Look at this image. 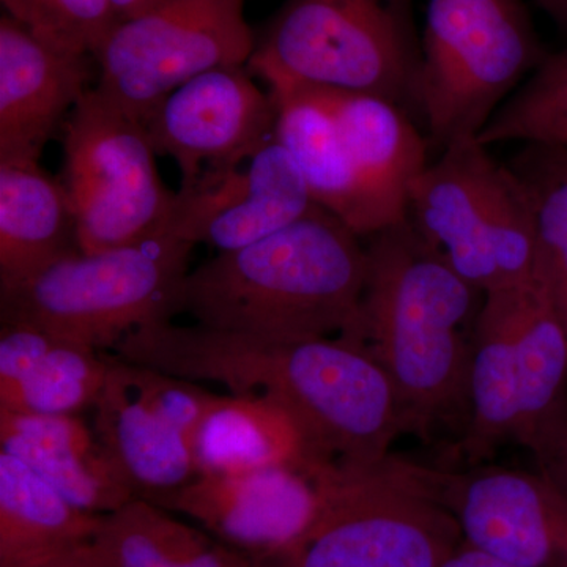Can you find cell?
<instances>
[{"label":"cell","instance_id":"cell-10","mask_svg":"<svg viewBox=\"0 0 567 567\" xmlns=\"http://www.w3.org/2000/svg\"><path fill=\"white\" fill-rule=\"evenodd\" d=\"M256 32L245 0H162L115 24L93 55L96 91L142 122L186 81L248 65Z\"/></svg>","mask_w":567,"mask_h":567},{"label":"cell","instance_id":"cell-27","mask_svg":"<svg viewBox=\"0 0 567 567\" xmlns=\"http://www.w3.org/2000/svg\"><path fill=\"white\" fill-rule=\"evenodd\" d=\"M524 188L539 245V276L567 328V144H522L506 163Z\"/></svg>","mask_w":567,"mask_h":567},{"label":"cell","instance_id":"cell-31","mask_svg":"<svg viewBox=\"0 0 567 567\" xmlns=\"http://www.w3.org/2000/svg\"><path fill=\"white\" fill-rule=\"evenodd\" d=\"M442 567H514L507 565L505 561H499L484 551L476 550V548L466 546L462 543L461 546L450 555V558L443 563Z\"/></svg>","mask_w":567,"mask_h":567},{"label":"cell","instance_id":"cell-19","mask_svg":"<svg viewBox=\"0 0 567 567\" xmlns=\"http://www.w3.org/2000/svg\"><path fill=\"white\" fill-rule=\"evenodd\" d=\"M270 93L278 110L275 140L292 156L315 203L361 238L391 226L365 192L334 114L320 92L289 89Z\"/></svg>","mask_w":567,"mask_h":567},{"label":"cell","instance_id":"cell-28","mask_svg":"<svg viewBox=\"0 0 567 567\" xmlns=\"http://www.w3.org/2000/svg\"><path fill=\"white\" fill-rule=\"evenodd\" d=\"M477 142L567 144V47L548 52L487 122Z\"/></svg>","mask_w":567,"mask_h":567},{"label":"cell","instance_id":"cell-6","mask_svg":"<svg viewBox=\"0 0 567 567\" xmlns=\"http://www.w3.org/2000/svg\"><path fill=\"white\" fill-rule=\"evenodd\" d=\"M316 480L311 525L259 567H442L464 543L409 462L324 464Z\"/></svg>","mask_w":567,"mask_h":567},{"label":"cell","instance_id":"cell-8","mask_svg":"<svg viewBox=\"0 0 567 567\" xmlns=\"http://www.w3.org/2000/svg\"><path fill=\"white\" fill-rule=\"evenodd\" d=\"M421 112L440 152L480 136L547 58L524 0H429Z\"/></svg>","mask_w":567,"mask_h":567},{"label":"cell","instance_id":"cell-14","mask_svg":"<svg viewBox=\"0 0 567 567\" xmlns=\"http://www.w3.org/2000/svg\"><path fill=\"white\" fill-rule=\"evenodd\" d=\"M188 517L227 546L262 561L292 546L319 506L316 470L270 466L199 475L159 505Z\"/></svg>","mask_w":567,"mask_h":567},{"label":"cell","instance_id":"cell-33","mask_svg":"<svg viewBox=\"0 0 567 567\" xmlns=\"http://www.w3.org/2000/svg\"><path fill=\"white\" fill-rule=\"evenodd\" d=\"M536 3L567 33V0H536Z\"/></svg>","mask_w":567,"mask_h":567},{"label":"cell","instance_id":"cell-23","mask_svg":"<svg viewBox=\"0 0 567 567\" xmlns=\"http://www.w3.org/2000/svg\"><path fill=\"white\" fill-rule=\"evenodd\" d=\"M199 475H233L270 466L315 472L327 462L312 453L297 423L265 399L216 395L192 440Z\"/></svg>","mask_w":567,"mask_h":567},{"label":"cell","instance_id":"cell-5","mask_svg":"<svg viewBox=\"0 0 567 567\" xmlns=\"http://www.w3.org/2000/svg\"><path fill=\"white\" fill-rule=\"evenodd\" d=\"M193 248L166 233L121 248L66 254L0 289V319L114 349L134 331L181 315Z\"/></svg>","mask_w":567,"mask_h":567},{"label":"cell","instance_id":"cell-1","mask_svg":"<svg viewBox=\"0 0 567 567\" xmlns=\"http://www.w3.org/2000/svg\"><path fill=\"white\" fill-rule=\"evenodd\" d=\"M112 350L128 363L271 402L292 417L320 461L374 464L406 432L385 369L342 336L287 341L163 322Z\"/></svg>","mask_w":567,"mask_h":567},{"label":"cell","instance_id":"cell-30","mask_svg":"<svg viewBox=\"0 0 567 567\" xmlns=\"http://www.w3.org/2000/svg\"><path fill=\"white\" fill-rule=\"evenodd\" d=\"M40 567H117L112 561L110 555L103 550V547L95 539L91 543L82 544L76 548H71L61 557L51 559L50 563Z\"/></svg>","mask_w":567,"mask_h":567},{"label":"cell","instance_id":"cell-32","mask_svg":"<svg viewBox=\"0 0 567 567\" xmlns=\"http://www.w3.org/2000/svg\"><path fill=\"white\" fill-rule=\"evenodd\" d=\"M158 2H162V0H111L112 7H114L121 21L137 17V14L152 9Z\"/></svg>","mask_w":567,"mask_h":567},{"label":"cell","instance_id":"cell-25","mask_svg":"<svg viewBox=\"0 0 567 567\" xmlns=\"http://www.w3.org/2000/svg\"><path fill=\"white\" fill-rule=\"evenodd\" d=\"M95 543L117 567H259L205 529L141 498L104 516Z\"/></svg>","mask_w":567,"mask_h":567},{"label":"cell","instance_id":"cell-20","mask_svg":"<svg viewBox=\"0 0 567 567\" xmlns=\"http://www.w3.org/2000/svg\"><path fill=\"white\" fill-rule=\"evenodd\" d=\"M333 112L354 169L388 223L406 218L409 193L429 162L420 123L383 96L320 91Z\"/></svg>","mask_w":567,"mask_h":567},{"label":"cell","instance_id":"cell-22","mask_svg":"<svg viewBox=\"0 0 567 567\" xmlns=\"http://www.w3.org/2000/svg\"><path fill=\"white\" fill-rule=\"evenodd\" d=\"M74 251L76 218L62 181L35 159H0V289Z\"/></svg>","mask_w":567,"mask_h":567},{"label":"cell","instance_id":"cell-7","mask_svg":"<svg viewBox=\"0 0 567 567\" xmlns=\"http://www.w3.org/2000/svg\"><path fill=\"white\" fill-rule=\"evenodd\" d=\"M406 218L483 293L539 276V245L524 188L486 145L458 141L413 183Z\"/></svg>","mask_w":567,"mask_h":567},{"label":"cell","instance_id":"cell-26","mask_svg":"<svg viewBox=\"0 0 567 567\" xmlns=\"http://www.w3.org/2000/svg\"><path fill=\"white\" fill-rule=\"evenodd\" d=\"M107 372L110 360H103L99 350L44 331L20 375L0 385V410L20 415H76L95 404Z\"/></svg>","mask_w":567,"mask_h":567},{"label":"cell","instance_id":"cell-17","mask_svg":"<svg viewBox=\"0 0 567 567\" xmlns=\"http://www.w3.org/2000/svg\"><path fill=\"white\" fill-rule=\"evenodd\" d=\"M518 429L540 470L567 445V328L540 276L517 290Z\"/></svg>","mask_w":567,"mask_h":567},{"label":"cell","instance_id":"cell-21","mask_svg":"<svg viewBox=\"0 0 567 567\" xmlns=\"http://www.w3.org/2000/svg\"><path fill=\"white\" fill-rule=\"evenodd\" d=\"M518 286L484 293L473 327L468 421L461 442L462 456L472 464L486 461L506 443H516Z\"/></svg>","mask_w":567,"mask_h":567},{"label":"cell","instance_id":"cell-29","mask_svg":"<svg viewBox=\"0 0 567 567\" xmlns=\"http://www.w3.org/2000/svg\"><path fill=\"white\" fill-rule=\"evenodd\" d=\"M9 17L41 40L74 54L95 55L118 17L111 0H0Z\"/></svg>","mask_w":567,"mask_h":567},{"label":"cell","instance_id":"cell-15","mask_svg":"<svg viewBox=\"0 0 567 567\" xmlns=\"http://www.w3.org/2000/svg\"><path fill=\"white\" fill-rule=\"evenodd\" d=\"M95 59L0 18V159H35L91 89Z\"/></svg>","mask_w":567,"mask_h":567},{"label":"cell","instance_id":"cell-34","mask_svg":"<svg viewBox=\"0 0 567 567\" xmlns=\"http://www.w3.org/2000/svg\"><path fill=\"white\" fill-rule=\"evenodd\" d=\"M540 472L547 473L548 476L554 477L557 483L561 484L567 491V445L563 450L561 456L557 458L547 468L540 470Z\"/></svg>","mask_w":567,"mask_h":567},{"label":"cell","instance_id":"cell-2","mask_svg":"<svg viewBox=\"0 0 567 567\" xmlns=\"http://www.w3.org/2000/svg\"><path fill=\"white\" fill-rule=\"evenodd\" d=\"M361 344L385 369L406 429L468 421L473 327L484 293L462 279L409 218L368 238Z\"/></svg>","mask_w":567,"mask_h":567},{"label":"cell","instance_id":"cell-9","mask_svg":"<svg viewBox=\"0 0 567 567\" xmlns=\"http://www.w3.org/2000/svg\"><path fill=\"white\" fill-rule=\"evenodd\" d=\"M137 118L95 85L63 125V177L81 251L140 244L167 233L174 193Z\"/></svg>","mask_w":567,"mask_h":567},{"label":"cell","instance_id":"cell-24","mask_svg":"<svg viewBox=\"0 0 567 567\" xmlns=\"http://www.w3.org/2000/svg\"><path fill=\"white\" fill-rule=\"evenodd\" d=\"M104 516L85 513L20 458L0 451V567H40L91 543Z\"/></svg>","mask_w":567,"mask_h":567},{"label":"cell","instance_id":"cell-12","mask_svg":"<svg viewBox=\"0 0 567 567\" xmlns=\"http://www.w3.org/2000/svg\"><path fill=\"white\" fill-rule=\"evenodd\" d=\"M254 78L248 65L205 71L142 121L153 151L177 163L182 185L213 167L245 162L275 141V99Z\"/></svg>","mask_w":567,"mask_h":567},{"label":"cell","instance_id":"cell-4","mask_svg":"<svg viewBox=\"0 0 567 567\" xmlns=\"http://www.w3.org/2000/svg\"><path fill=\"white\" fill-rule=\"evenodd\" d=\"M421 65L415 0H284L248 62L268 91L369 93L423 126Z\"/></svg>","mask_w":567,"mask_h":567},{"label":"cell","instance_id":"cell-3","mask_svg":"<svg viewBox=\"0 0 567 567\" xmlns=\"http://www.w3.org/2000/svg\"><path fill=\"white\" fill-rule=\"evenodd\" d=\"M317 205L264 240L218 252L189 270L181 315L212 330L271 339L361 341L368 249Z\"/></svg>","mask_w":567,"mask_h":567},{"label":"cell","instance_id":"cell-11","mask_svg":"<svg viewBox=\"0 0 567 567\" xmlns=\"http://www.w3.org/2000/svg\"><path fill=\"white\" fill-rule=\"evenodd\" d=\"M415 466L427 494L457 522L466 546L514 567H567V491L547 473Z\"/></svg>","mask_w":567,"mask_h":567},{"label":"cell","instance_id":"cell-16","mask_svg":"<svg viewBox=\"0 0 567 567\" xmlns=\"http://www.w3.org/2000/svg\"><path fill=\"white\" fill-rule=\"evenodd\" d=\"M95 434L128 481L136 498L159 505L197 477L192 445L151 404L136 365L110 360L96 398Z\"/></svg>","mask_w":567,"mask_h":567},{"label":"cell","instance_id":"cell-13","mask_svg":"<svg viewBox=\"0 0 567 567\" xmlns=\"http://www.w3.org/2000/svg\"><path fill=\"white\" fill-rule=\"evenodd\" d=\"M317 204L292 156L271 141L251 158L213 167L174 193L167 233L235 251L308 215Z\"/></svg>","mask_w":567,"mask_h":567},{"label":"cell","instance_id":"cell-18","mask_svg":"<svg viewBox=\"0 0 567 567\" xmlns=\"http://www.w3.org/2000/svg\"><path fill=\"white\" fill-rule=\"evenodd\" d=\"M0 451L20 458L85 513L107 516L136 498L99 436L74 415L0 410Z\"/></svg>","mask_w":567,"mask_h":567}]
</instances>
